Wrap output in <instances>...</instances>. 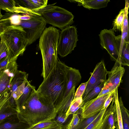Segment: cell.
Wrapping results in <instances>:
<instances>
[{
  "mask_svg": "<svg viewBox=\"0 0 129 129\" xmlns=\"http://www.w3.org/2000/svg\"><path fill=\"white\" fill-rule=\"evenodd\" d=\"M115 129H117V128H115Z\"/></svg>",
  "mask_w": 129,
  "mask_h": 129,
  "instance_id": "60d3db41",
  "label": "cell"
},
{
  "mask_svg": "<svg viewBox=\"0 0 129 129\" xmlns=\"http://www.w3.org/2000/svg\"><path fill=\"white\" fill-rule=\"evenodd\" d=\"M79 115L80 113L77 112L73 114L71 119L65 129H74L80 120Z\"/></svg>",
  "mask_w": 129,
  "mask_h": 129,
  "instance_id": "1f68e13d",
  "label": "cell"
},
{
  "mask_svg": "<svg viewBox=\"0 0 129 129\" xmlns=\"http://www.w3.org/2000/svg\"><path fill=\"white\" fill-rule=\"evenodd\" d=\"M114 95L115 99L116 107V111L119 129H123L121 116L117 88L115 90Z\"/></svg>",
  "mask_w": 129,
  "mask_h": 129,
  "instance_id": "f546056e",
  "label": "cell"
},
{
  "mask_svg": "<svg viewBox=\"0 0 129 129\" xmlns=\"http://www.w3.org/2000/svg\"><path fill=\"white\" fill-rule=\"evenodd\" d=\"M111 112L110 105L106 110L101 121L93 129H108V119Z\"/></svg>",
  "mask_w": 129,
  "mask_h": 129,
  "instance_id": "83f0119b",
  "label": "cell"
},
{
  "mask_svg": "<svg viewBox=\"0 0 129 129\" xmlns=\"http://www.w3.org/2000/svg\"><path fill=\"white\" fill-rule=\"evenodd\" d=\"M17 112L20 121L29 126L55 119L57 115L51 101L36 90Z\"/></svg>",
  "mask_w": 129,
  "mask_h": 129,
  "instance_id": "6da1fadb",
  "label": "cell"
},
{
  "mask_svg": "<svg viewBox=\"0 0 129 129\" xmlns=\"http://www.w3.org/2000/svg\"><path fill=\"white\" fill-rule=\"evenodd\" d=\"M59 32L53 26L46 28L40 38L39 47L43 60L41 74L46 79L58 61L57 52Z\"/></svg>",
  "mask_w": 129,
  "mask_h": 129,
  "instance_id": "3957f363",
  "label": "cell"
},
{
  "mask_svg": "<svg viewBox=\"0 0 129 129\" xmlns=\"http://www.w3.org/2000/svg\"><path fill=\"white\" fill-rule=\"evenodd\" d=\"M111 92L97 97L84 104L80 108V120L92 117L103 109L104 103Z\"/></svg>",
  "mask_w": 129,
  "mask_h": 129,
  "instance_id": "9c48e42d",
  "label": "cell"
},
{
  "mask_svg": "<svg viewBox=\"0 0 129 129\" xmlns=\"http://www.w3.org/2000/svg\"><path fill=\"white\" fill-rule=\"evenodd\" d=\"M114 91L111 92L109 96L106 100L104 103L103 109H106L111 104L112 100Z\"/></svg>",
  "mask_w": 129,
  "mask_h": 129,
  "instance_id": "74e56055",
  "label": "cell"
},
{
  "mask_svg": "<svg viewBox=\"0 0 129 129\" xmlns=\"http://www.w3.org/2000/svg\"><path fill=\"white\" fill-rule=\"evenodd\" d=\"M125 69L121 65L114 64L111 70L108 71V78L104 87L110 89V92L114 91L119 86Z\"/></svg>",
  "mask_w": 129,
  "mask_h": 129,
  "instance_id": "7c38bea8",
  "label": "cell"
},
{
  "mask_svg": "<svg viewBox=\"0 0 129 129\" xmlns=\"http://www.w3.org/2000/svg\"><path fill=\"white\" fill-rule=\"evenodd\" d=\"M29 126L21 121L17 114L11 115L0 122V129H25Z\"/></svg>",
  "mask_w": 129,
  "mask_h": 129,
  "instance_id": "5bb4252c",
  "label": "cell"
},
{
  "mask_svg": "<svg viewBox=\"0 0 129 129\" xmlns=\"http://www.w3.org/2000/svg\"><path fill=\"white\" fill-rule=\"evenodd\" d=\"M16 6L34 11L38 9L35 0H15Z\"/></svg>",
  "mask_w": 129,
  "mask_h": 129,
  "instance_id": "4316f807",
  "label": "cell"
},
{
  "mask_svg": "<svg viewBox=\"0 0 129 129\" xmlns=\"http://www.w3.org/2000/svg\"><path fill=\"white\" fill-rule=\"evenodd\" d=\"M16 114H17V110L10 105L9 100L0 110V122L7 117Z\"/></svg>",
  "mask_w": 129,
  "mask_h": 129,
  "instance_id": "44dd1931",
  "label": "cell"
},
{
  "mask_svg": "<svg viewBox=\"0 0 129 129\" xmlns=\"http://www.w3.org/2000/svg\"><path fill=\"white\" fill-rule=\"evenodd\" d=\"M10 93L7 95L0 101V110L6 103L9 100Z\"/></svg>",
  "mask_w": 129,
  "mask_h": 129,
  "instance_id": "f35d334b",
  "label": "cell"
},
{
  "mask_svg": "<svg viewBox=\"0 0 129 129\" xmlns=\"http://www.w3.org/2000/svg\"><path fill=\"white\" fill-rule=\"evenodd\" d=\"M28 74L25 72L18 71L12 78L9 87L10 96L16 101L22 94L28 82Z\"/></svg>",
  "mask_w": 129,
  "mask_h": 129,
  "instance_id": "8fae6325",
  "label": "cell"
},
{
  "mask_svg": "<svg viewBox=\"0 0 129 129\" xmlns=\"http://www.w3.org/2000/svg\"><path fill=\"white\" fill-rule=\"evenodd\" d=\"M63 124L58 123L55 119L29 126L25 129H63Z\"/></svg>",
  "mask_w": 129,
  "mask_h": 129,
  "instance_id": "ac0fdd59",
  "label": "cell"
},
{
  "mask_svg": "<svg viewBox=\"0 0 129 129\" xmlns=\"http://www.w3.org/2000/svg\"><path fill=\"white\" fill-rule=\"evenodd\" d=\"M36 91L35 87L31 85L28 82L25 87L22 94L16 101V109L17 112L25 102Z\"/></svg>",
  "mask_w": 129,
  "mask_h": 129,
  "instance_id": "2e32d148",
  "label": "cell"
},
{
  "mask_svg": "<svg viewBox=\"0 0 129 129\" xmlns=\"http://www.w3.org/2000/svg\"><path fill=\"white\" fill-rule=\"evenodd\" d=\"M87 83L88 82L87 81L82 83L80 85L75 94L73 99L82 97L85 91Z\"/></svg>",
  "mask_w": 129,
  "mask_h": 129,
  "instance_id": "e575fe53",
  "label": "cell"
},
{
  "mask_svg": "<svg viewBox=\"0 0 129 129\" xmlns=\"http://www.w3.org/2000/svg\"><path fill=\"white\" fill-rule=\"evenodd\" d=\"M1 41L8 47L12 59L22 55L27 46L25 33L18 25H11L0 30Z\"/></svg>",
  "mask_w": 129,
  "mask_h": 129,
  "instance_id": "5b68a950",
  "label": "cell"
},
{
  "mask_svg": "<svg viewBox=\"0 0 129 129\" xmlns=\"http://www.w3.org/2000/svg\"><path fill=\"white\" fill-rule=\"evenodd\" d=\"M99 36L101 46L107 51L111 60L117 63L121 44V35L116 36L112 29H104L101 31Z\"/></svg>",
  "mask_w": 129,
  "mask_h": 129,
  "instance_id": "52a82bcc",
  "label": "cell"
},
{
  "mask_svg": "<svg viewBox=\"0 0 129 129\" xmlns=\"http://www.w3.org/2000/svg\"><path fill=\"white\" fill-rule=\"evenodd\" d=\"M12 79L9 73L6 70H0V95L9 87Z\"/></svg>",
  "mask_w": 129,
  "mask_h": 129,
  "instance_id": "ffe728a7",
  "label": "cell"
},
{
  "mask_svg": "<svg viewBox=\"0 0 129 129\" xmlns=\"http://www.w3.org/2000/svg\"><path fill=\"white\" fill-rule=\"evenodd\" d=\"M106 109L101 110L95 119L85 129H93L101 121Z\"/></svg>",
  "mask_w": 129,
  "mask_h": 129,
  "instance_id": "d6a6232c",
  "label": "cell"
},
{
  "mask_svg": "<svg viewBox=\"0 0 129 129\" xmlns=\"http://www.w3.org/2000/svg\"><path fill=\"white\" fill-rule=\"evenodd\" d=\"M57 119H55L56 121L59 123L63 124L67 119L66 114L60 113L58 114Z\"/></svg>",
  "mask_w": 129,
  "mask_h": 129,
  "instance_id": "8d00e7d4",
  "label": "cell"
},
{
  "mask_svg": "<svg viewBox=\"0 0 129 129\" xmlns=\"http://www.w3.org/2000/svg\"><path fill=\"white\" fill-rule=\"evenodd\" d=\"M65 71L66 78V88L63 98L69 93L72 88L79 83L81 76L79 70L66 65Z\"/></svg>",
  "mask_w": 129,
  "mask_h": 129,
  "instance_id": "4fadbf2b",
  "label": "cell"
},
{
  "mask_svg": "<svg viewBox=\"0 0 129 129\" xmlns=\"http://www.w3.org/2000/svg\"><path fill=\"white\" fill-rule=\"evenodd\" d=\"M75 87H73L68 94L63 99L56 109L57 114L60 113L66 114L73 100Z\"/></svg>",
  "mask_w": 129,
  "mask_h": 129,
  "instance_id": "e0dca14e",
  "label": "cell"
},
{
  "mask_svg": "<svg viewBox=\"0 0 129 129\" xmlns=\"http://www.w3.org/2000/svg\"><path fill=\"white\" fill-rule=\"evenodd\" d=\"M4 15H3L1 12V9H0V20L2 19V18L4 17Z\"/></svg>",
  "mask_w": 129,
  "mask_h": 129,
  "instance_id": "ab89813d",
  "label": "cell"
},
{
  "mask_svg": "<svg viewBox=\"0 0 129 129\" xmlns=\"http://www.w3.org/2000/svg\"><path fill=\"white\" fill-rule=\"evenodd\" d=\"M4 17L0 20V30H2L6 27L11 25L10 16Z\"/></svg>",
  "mask_w": 129,
  "mask_h": 129,
  "instance_id": "d590c367",
  "label": "cell"
},
{
  "mask_svg": "<svg viewBox=\"0 0 129 129\" xmlns=\"http://www.w3.org/2000/svg\"><path fill=\"white\" fill-rule=\"evenodd\" d=\"M125 16L121 30V39L123 40H128V7H125Z\"/></svg>",
  "mask_w": 129,
  "mask_h": 129,
  "instance_id": "f1b7e54d",
  "label": "cell"
},
{
  "mask_svg": "<svg viewBox=\"0 0 129 129\" xmlns=\"http://www.w3.org/2000/svg\"><path fill=\"white\" fill-rule=\"evenodd\" d=\"M118 102L121 114L123 129H129V114L128 111L124 106L120 97Z\"/></svg>",
  "mask_w": 129,
  "mask_h": 129,
  "instance_id": "7402d4cb",
  "label": "cell"
},
{
  "mask_svg": "<svg viewBox=\"0 0 129 129\" xmlns=\"http://www.w3.org/2000/svg\"><path fill=\"white\" fill-rule=\"evenodd\" d=\"M9 55H10V54L8 47L4 42L1 41L0 42V63Z\"/></svg>",
  "mask_w": 129,
  "mask_h": 129,
  "instance_id": "836d02e7",
  "label": "cell"
},
{
  "mask_svg": "<svg viewBox=\"0 0 129 129\" xmlns=\"http://www.w3.org/2000/svg\"><path fill=\"white\" fill-rule=\"evenodd\" d=\"M71 2H77L78 6H82L90 10L91 9H99L106 7L110 0H80L68 1Z\"/></svg>",
  "mask_w": 129,
  "mask_h": 129,
  "instance_id": "9a60e30c",
  "label": "cell"
},
{
  "mask_svg": "<svg viewBox=\"0 0 129 129\" xmlns=\"http://www.w3.org/2000/svg\"><path fill=\"white\" fill-rule=\"evenodd\" d=\"M99 113L92 117L80 119L78 124L74 129H85L95 119Z\"/></svg>",
  "mask_w": 129,
  "mask_h": 129,
  "instance_id": "4dcf8cb0",
  "label": "cell"
},
{
  "mask_svg": "<svg viewBox=\"0 0 129 129\" xmlns=\"http://www.w3.org/2000/svg\"><path fill=\"white\" fill-rule=\"evenodd\" d=\"M17 14L15 25L20 26L25 31L27 46L40 37L47 23L40 14L33 11L22 14Z\"/></svg>",
  "mask_w": 129,
  "mask_h": 129,
  "instance_id": "277c9868",
  "label": "cell"
},
{
  "mask_svg": "<svg viewBox=\"0 0 129 129\" xmlns=\"http://www.w3.org/2000/svg\"><path fill=\"white\" fill-rule=\"evenodd\" d=\"M125 9L120 10L113 22V29L114 31L117 30L121 31L125 16Z\"/></svg>",
  "mask_w": 129,
  "mask_h": 129,
  "instance_id": "484cf974",
  "label": "cell"
},
{
  "mask_svg": "<svg viewBox=\"0 0 129 129\" xmlns=\"http://www.w3.org/2000/svg\"><path fill=\"white\" fill-rule=\"evenodd\" d=\"M105 82H103L91 90L82 98V105L86 102L97 97L103 87Z\"/></svg>",
  "mask_w": 129,
  "mask_h": 129,
  "instance_id": "d4e9b609",
  "label": "cell"
},
{
  "mask_svg": "<svg viewBox=\"0 0 129 129\" xmlns=\"http://www.w3.org/2000/svg\"><path fill=\"white\" fill-rule=\"evenodd\" d=\"M129 42H124L123 43L121 51L119 56L117 65L129 66Z\"/></svg>",
  "mask_w": 129,
  "mask_h": 129,
  "instance_id": "d6986e66",
  "label": "cell"
},
{
  "mask_svg": "<svg viewBox=\"0 0 129 129\" xmlns=\"http://www.w3.org/2000/svg\"><path fill=\"white\" fill-rule=\"evenodd\" d=\"M83 100L82 97L73 99L66 113V118L67 119L71 115L75 113L82 106Z\"/></svg>",
  "mask_w": 129,
  "mask_h": 129,
  "instance_id": "cb8c5ba5",
  "label": "cell"
},
{
  "mask_svg": "<svg viewBox=\"0 0 129 129\" xmlns=\"http://www.w3.org/2000/svg\"><path fill=\"white\" fill-rule=\"evenodd\" d=\"M108 73L103 60H102L96 64L93 72L90 73L91 76L87 81L86 89L82 97V98L92 89L106 81Z\"/></svg>",
  "mask_w": 129,
  "mask_h": 129,
  "instance_id": "30bf717a",
  "label": "cell"
},
{
  "mask_svg": "<svg viewBox=\"0 0 129 129\" xmlns=\"http://www.w3.org/2000/svg\"><path fill=\"white\" fill-rule=\"evenodd\" d=\"M66 66L59 59L36 90L51 101L56 110L63 99L66 90Z\"/></svg>",
  "mask_w": 129,
  "mask_h": 129,
  "instance_id": "7a4b0ae2",
  "label": "cell"
},
{
  "mask_svg": "<svg viewBox=\"0 0 129 129\" xmlns=\"http://www.w3.org/2000/svg\"><path fill=\"white\" fill-rule=\"evenodd\" d=\"M0 9L7 12L17 14V8L14 0H0Z\"/></svg>",
  "mask_w": 129,
  "mask_h": 129,
  "instance_id": "603a6c76",
  "label": "cell"
},
{
  "mask_svg": "<svg viewBox=\"0 0 129 129\" xmlns=\"http://www.w3.org/2000/svg\"><path fill=\"white\" fill-rule=\"evenodd\" d=\"M77 28L74 26L66 27L59 34L57 52L62 57L71 53L76 46L78 40Z\"/></svg>",
  "mask_w": 129,
  "mask_h": 129,
  "instance_id": "ba28073f",
  "label": "cell"
},
{
  "mask_svg": "<svg viewBox=\"0 0 129 129\" xmlns=\"http://www.w3.org/2000/svg\"><path fill=\"white\" fill-rule=\"evenodd\" d=\"M56 3L47 5L33 11L40 14L46 23L57 27L62 30L74 23V16L67 10L55 6Z\"/></svg>",
  "mask_w": 129,
  "mask_h": 129,
  "instance_id": "8992f818",
  "label": "cell"
}]
</instances>
